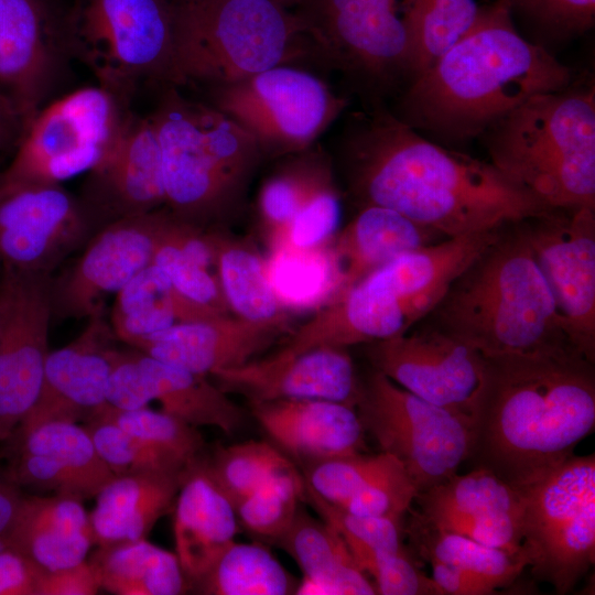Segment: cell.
Returning <instances> with one entry per match:
<instances>
[{
  "label": "cell",
  "instance_id": "obj_1",
  "mask_svg": "<svg viewBox=\"0 0 595 595\" xmlns=\"http://www.w3.org/2000/svg\"><path fill=\"white\" fill-rule=\"evenodd\" d=\"M335 156L359 208H390L446 238L554 209L490 162L423 137L385 104L346 116Z\"/></svg>",
  "mask_w": 595,
  "mask_h": 595
},
{
  "label": "cell",
  "instance_id": "obj_2",
  "mask_svg": "<svg viewBox=\"0 0 595 595\" xmlns=\"http://www.w3.org/2000/svg\"><path fill=\"white\" fill-rule=\"evenodd\" d=\"M484 359L468 459L522 489L571 458L594 431V363L575 349Z\"/></svg>",
  "mask_w": 595,
  "mask_h": 595
},
{
  "label": "cell",
  "instance_id": "obj_3",
  "mask_svg": "<svg viewBox=\"0 0 595 595\" xmlns=\"http://www.w3.org/2000/svg\"><path fill=\"white\" fill-rule=\"evenodd\" d=\"M573 79L572 69L521 35L506 4L494 0L397 95L391 111L440 143H463L530 97L565 89Z\"/></svg>",
  "mask_w": 595,
  "mask_h": 595
},
{
  "label": "cell",
  "instance_id": "obj_4",
  "mask_svg": "<svg viewBox=\"0 0 595 595\" xmlns=\"http://www.w3.org/2000/svg\"><path fill=\"white\" fill-rule=\"evenodd\" d=\"M428 317L429 325L485 356L575 349L564 333L523 220L502 227L451 283Z\"/></svg>",
  "mask_w": 595,
  "mask_h": 595
},
{
  "label": "cell",
  "instance_id": "obj_5",
  "mask_svg": "<svg viewBox=\"0 0 595 595\" xmlns=\"http://www.w3.org/2000/svg\"><path fill=\"white\" fill-rule=\"evenodd\" d=\"M489 162L551 208H595V90L534 95L479 137Z\"/></svg>",
  "mask_w": 595,
  "mask_h": 595
},
{
  "label": "cell",
  "instance_id": "obj_6",
  "mask_svg": "<svg viewBox=\"0 0 595 595\" xmlns=\"http://www.w3.org/2000/svg\"><path fill=\"white\" fill-rule=\"evenodd\" d=\"M150 116L169 212L202 227L238 209L263 159L255 139L212 105L188 99L173 85L165 86Z\"/></svg>",
  "mask_w": 595,
  "mask_h": 595
},
{
  "label": "cell",
  "instance_id": "obj_7",
  "mask_svg": "<svg viewBox=\"0 0 595 595\" xmlns=\"http://www.w3.org/2000/svg\"><path fill=\"white\" fill-rule=\"evenodd\" d=\"M173 86L236 82L314 58L295 14L271 0H172Z\"/></svg>",
  "mask_w": 595,
  "mask_h": 595
},
{
  "label": "cell",
  "instance_id": "obj_8",
  "mask_svg": "<svg viewBox=\"0 0 595 595\" xmlns=\"http://www.w3.org/2000/svg\"><path fill=\"white\" fill-rule=\"evenodd\" d=\"M401 0H298L290 9L314 58L337 72L364 106L385 104L412 79Z\"/></svg>",
  "mask_w": 595,
  "mask_h": 595
},
{
  "label": "cell",
  "instance_id": "obj_9",
  "mask_svg": "<svg viewBox=\"0 0 595 595\" xmlns=\"http://www.w3.org/2000/svg\"><path fill=\"white\" fill-rule=\"evenodd\" d=\"M65 32L68 54L128 102L141 84L172 85V0H75Z\"/></svg>",
  "mask_w": 595,
  "mask_h": 595
},
{
  "label": "cell",
  "instance_id": "obj_10",
  "mask_svg": "<svg viewBox=\"0 0 595 595\" xmlns=\"http://www.w3.org/2000/svg\"><path fill=\"white\" fill-rule=\"evenodd\" d=\"M132 116L130 102L99 85L76 89L36 112L0 177L60 184L89 172L116 147Z\"/></svg>",
  "mask_w": 595,
  "mask_h": 595
},
{
  "label": "cell",
  "instance_id": "obj_11",
  "mask_svg": "<svg viewBox=\"0 0 595 595\" xmlns=\"http://www.w3.org/2000/svg\"><path fill=\"white\" fill-rule=\"evenodd\" d=\"M209 93V105L246 130L262 158L311 148L349 106L347 97L294 65L268 68Z\"/></svg>",
  "mask_w": 595,
  "mask_h": 595
},
{
  "label": "cell",
  "instance_id": "obj_12",
  "mask_svg": "<svg viewBox=\"0 0 595 595\" xmlns=\"http://www.w3.org/2000/svg\"><path fill=\"white\" fill-rule=\"evenodd\" d=\"M522 549L532 575L569 593L595 560V456H572L522 488Z\"/></svg>",
  "mask_w": 595,
  "mask_h": 595
},
{
  "label": "cell",
  "instance_id": "obj_13",
  "mask_svg": "<svg viewBox=\"0 0 595 595\" xmlns=\"http://www.w3.org/2000/svg\"><path fill=\"white\" fill-rule=\"evenodd\" d=\"M357 413L381 452L398 459L418 494L469 458L472 419L430 403L375 370L360 386Z\"/></svg>",
  "mask_w": 595,
  "mask_h": 595
},
{
  "label": "cell",
  "instance_id": "obj_14",
  "mask_svg": "<svg viewBox=\"0 0 595 595\" xmlns=\"http://www.w3.org/2000/svg\"><path fill=\"white\" fill-rule=\"evenodd\" d=\"M50 272L3 264L0 279V441L35 404L48 355Z\"/></svg>",
  "mask_w": 595,
  "mask_h": 595
},
{
  "label": "cell",
  "instance_id": "obj_15",
  "mask_svg": "<svg viewBox=\"0 0 595 595\" xmlns=\"http://www.w3.org/2000/svg\"><path fill=\"white\" fill-rule=\"evenodd\" d=\"M523 227L567 339L594 363L595 208H554Z\"/></svg>",
  "mask_w": 595,
  "mask_h": 595
},
{
  "label": "cell",
  "instance_id": "obj_16",
  "mask_svg": "<svg viewBox=\"0 0 595 595\" xmlns=\"http://www.w3.org/2000/svg\"><path fill=\"white\" fill-rule=\"evenodd\" d=\"M65 14L50 0H0V99L22 131L45 105L69 56Z\"/></svg>",
  "mask_w": 595,
  "mask_h": 595
},
{
  "label": "cell",
  "instance_id": "obj_17",
  "mask_svg": "<svg viewBox=\"0 0 595 595\" xmlns=\"http://www.w3.org/2000/svg\"><path fill=\"white\" fill-rule=\"evenodd\" d=\"M375 370L419 398L472 418L484 376V355L426 324L413 333L371 342Z\"/></svg>",
  "mask_w": 595,
  "mask_h": 595
},
{
  "label": "cell",
  "instance_id": "obj_18",
  "mask_svg": "<svg viewBox=\"0 0 595 595\" xmlns=\"http://www.w3.org/2000/svg\"><path fill=\"white\" fill-rule=\"evenodd\" d=\"M93 220L61 184L0 177V260L50 272L88 234Z\"/></svg>",
  "mask_w": 595,
  "mask_h": 595
},
{
  "label": "cell",
  "instance_id": "obj_19",
  "mask_svg": "<svg viewBox=\"0 0 595 595\" xmlns=\"http://www.w3.org/2000/svg\"><path fill=\"white\" fill-rule=\"evenodd\" d=\"M165 215L156 209L101 226L68 271L52 281V314L89 318L101 313L108 295L152 263Z\"/></svg>",
  "mask_w": 595,
  "mask_h": 595
},
{
  "label": "cell",
  "instance_id": "obj_20",
  "mask_svg": "<svg viewBox=\"0 0 595 595\" xmlns=\"http://www.w3.org/2000/svg\"><path fill=\"white\" fill-rule=\"evenodd\" d=\"M160 402L162 411L197 428L213 426L231 435L244 411L206 376L156 359L143 351H116L107 402L133 409Z\"/></svg>",
  "mask_w": 595,
  "mask_h": 595
},
{
  "label": "cell",
  "instance_id": "obj_21",
  "mask_svg": "<svg viewBox=\"0 0 595 595\" xmlns=\"http://www.w3.org/2000/svg\"><path fill=\"white\" fill-rule=\"evenodd\" d=\"M415 500L420 506L415 517L423 523L524 555L523 491L488 468L475 466L467 474H455L419 493Z\"/></svg>",
  "mask_w": 595,
  "mask_h": 595
},
{
  "label": "cell",
  "instance_id": "obj_22",
  "mask_svg": "<svg viewBox=\"0 0 595 595\" xmlns=\"http://www.w3.org/2000/svg\"><path fill=\"white\" fill-rule=\"evenodd\" d=\"M225 392L250 403L286 399H322L357 404L360 385L345 348L316 347L298 354L277 351L239 367L215 372Z\"/></svg>",
  "mask_w": 595,
  "mask_h": 595
},
{
  "label": "cell",
  "instance_id": "obj_23",
  "mask_svg": "<svg viewBox=\"0 0 595 595\" xmlns=\"http://www.w3.org/2000/svg\"><path fill=\"white\" fill-rule=\"evenodd\" d=\"M101 315H91L75 340L48 353L40 396L13 432L51 421H87L107 402L117 349L111 345L113 332Z\"/></svg>",
  "mask_w": 595,
  "mask_h": 595
},
{
  "label": "cell",
  "instance_id": "obj_24",
  "mask_svg": "<svg viewBox=\"0 0 595 595\" xmlns=\"http://www.w3.org/2000/svg\"><path fill=\"white\" fill-rule=\"evenodd\" d=\"M80 201L93 223L104 225L165 205L161 150L150 115L133 113L116 147L89 171Z\"/></svg>",
  "mask_w": 595,
  "mask_h": 595
},
{
  "label": "cell",
  "instance_id": "obj_25",
  "mask_svg": "<svg viewBox=\"0 0 595 595\" xmlns=\"http://www.w3.org/2000/svg\"><path fill=\"white\" fill-rule=\"evenodd\" d=\"M15 456L9 469L14 485L54 491L79 500L96 497L116 475L99 456L84 426L51 421L13 432Z\"/></svg>",
  "mask_w": 595,
  "mask_h": 595
},
{
  "label": "cell",
  "instance_id": "obj_26",
  "mask_svg": "<svg viewBox=\"0 0 595 595\" xmlns=\"http://www.w3.org/2000/svg\"><path fill=\"white\" fill-rule=\"evenodd\" d=\"M288 327L252 323L227 314L177 323L134 347L188 371L213 376L239 367L269 348Z\"/></svg>",
  "mask_w": 595,
  "mask_h": 595
},
{
  "label": "cell",
  "instance_id": "obj_27",
  "mask_svg": "<svg viewBox=\"0 0 595 595\" xmlns=\"http://www.w3.org/2000/svg\"><path fill=\"white\" fill-rule=\"evenodd\" d=\"M252 414L274 445L306 466L361 453L365 429L355 407L322 399L251 403Z\"/></svg>",
  "mask_w": 595,
  "mask_h": 595
},
{
  "label": "cell",
  "instance_id": "obj_28",
  "mask_svg": "<svg viewBox=\"0 0 595 595\" xmlns=\"http://www.w3.org/2000/svg\"><path fill=\"white\" fill-rule=\"evenodd\" d=\"M234 505L195 463L184 475L174 504L175 554L188 584H196L235 542Z\"/></svg>",
  "mask_w": 595,
  "mask_h": 595
},
{
  "label": "cell",
  "instance_id": "obj_29",
  "mask_svg": "<svg viewBox=\"0 0 595 595\" xmlns=\"http://www.w3.org/2000/svg\"><path fill=\"white\" fill-rule=\"evenodd\" d=\"M93 544L89 515L82 500L62 495L23 496L3 548L55 571L87 560Z\"/></svg>",
  "mask_w": 595,
  "mask_h": 595
},
{
  "label": "cell",
  "instance_id": "obj_30",
  "mask_svg": "<svg viewBox=\"0 0 595 595\" xmlns=\"http://www.w3.org/2000/svg\"><path fill=\"white\" fill-rule=\"evenodd\" d=\"M184 475L162 472L116 475L96 495V507L89 515L94 543L104 547L145 538L154 523L174 507Z\"/></svg>",
  "mask_w": 595,
  "mask_h": 595
},
{
  "label": "cell",
  "instance_id": "obj_31",
  "mask_svg": "<svg viewBox=\"0 0 595 595\" xmlns=\"http://www.w3.org/2000/svg\"><path fill=\"white\" fill-rule=\"evenodd\" d=\"M303 573L299 595H372L374 584L356 564L337 531L323 519L299 509L289 528L274 541Z\"/></svg>",
  "mask_w": 595,
  "mask_h": 595
},
{
  "label": "cell",
  "instance_id": "obj_32",
  "mask_svg": "<svg viewBox=\"0 0 595 595\" xmlns=\"http://www.w3.org/2000/svg\"><path fill=\"white\" fill-rule=\"evenodd\" d=\"M440 236L444 237L390 208L360 207L334 250L343 275V292L392 259L437 242Z\"/></svg>",
  "mask_w": 595,
  "mask_h": 595
},
{
  "label": "cell",
  "instance_id": "obj_33",
  "mask_svg": "<svg viewBox=\"0 0 595 595\" xmlns=\"http://www.w3.org/2000/svg\"><path fill=\"white\" fill-rule=\"evenodd\" d=\"M221 315L184 298L164 272L151 263L117 294L111 311L113 334L136 346L142 339L177 323Z\"/></svg>",
  "mask_w": 595,
  "mask_h": 595
},
{
  "label": "cell",
  "instance_id": "obj_34",
  "mask_svg": "<svg viewBox=\"0 0 595 595\" xmlns=\"http://www.w3.org/2000/svg\"><path fill=\"white\" fill-rule=\"evenodd\" d=\"M100 588L118 595H177L188 582L175 553L143 539L98 547L88 559Z\"/></svg>",
  "mask_w": 595,
  "mask_h": 595
},
{
  "label": "cell",
  "instance_id": "obj_35",
  "mask_svg": "<svg viewBox=\"0 0 595 595\" xmlns=\"http://www.w3.org/2000/svg\"><path fill=\"white\" fill-rule=\"evenodd\" d=\"M264 266L270 286L284 310L326 305L343 292V275L333 250L300 249L279 238Z\"/></svg>",
  "mask_w": 595,
  "mask_h": 595
},
{
  "label": "cell",
  "instance_id": "obj_36",
  "mask_svg": "<svg viewBox=\"0 0 595 595\" xmlns=\"http://www.w3.org/2000/svg\"><path fill=\"white\" fill-rule=\"evenodd\" d=\"M217 278L228 309L242 320L288 327L264 262L253 251L217 238Z\"/></svg>",
  "mask_w": 595,
  "mask_h": 595
},
{
  "label": "cell",
  "instance_id": "obj_37",
  "mask_svg": "<svg viewBox=\"0 0 595 595\" xmlns=\"http://www.w3.org/2000/svg\"><path fill=\"white\" fill-rule=\"evenodd\" d=\"M195 586L209 595H285L298 583L266 545L235 541Z\"/></svg>",
  "mask_w": 595,
  "mask_h": 595
},
{
  "label": "cell",
  "instance_id": "obj_38",
  "mask_svg": "<svg viewBox=\"0 0 595 595\" xmlns=\"http://www.w3.org/2000/svg\"><path fill=\"white\" fill-rule=\"evenodd\" d=\"M478 10L476 0L400 1L412 56V78L431 66L469 29Z\"/></svg>",
  "mask_w": 595,
  "mask_h": 595
},
{
  "label": "cell",
  "instance_id": "obj_39",
  "mask_svg": "<svg viewBox=\"0 0 595 595\" xmlns=\"http://www.w3.org/2000/svg\"><path fill=\"white\" fill-rule=\"evenodd\" d=\"M410 529L411 539L422 558L445 562L480 575L497 588L511 585L528 566L524 555H515L467 537L435 529L416 517Z\"/></svg>",
  "mask_w": 595,
  "mask_h": 595
},
{
  "label": "cell",
  "instance_id": "obj_40",
  "mask_svg": "<svg viewBox=\"0 0 595 595\" xmlns=\"http://www.w3.org/2000/svg\"><path fill=\"white\" fill-rule=\"evenodd\" d=\"M198 466L234 507L273 475L295 467L275 445L253 440L218 447Z\"/></svg>",
  "mask_w": 595,
  "mask_h": 595
},
{
  "label": "cell",
  "instance_id": "obj_41",
  "mask_svg": "<svg viewBox=\"0 0 595 595\" xmlns=\"http://www.w3.org/2000/svg\"><path fill=\"white\" fill-rule=\"evenodd\" d=\"M115 423L128 433L171 454L191 468L203 456L204 440L197 428L148 405L121 409L108 402L96 408L87 419Z\"/></svg>",
  "mask_w": 595,
  "mask_h": 595
},
{
  "label": "cell",
  "instance_id": "obj_42",
  "mask_svg": "<svg viewBox=\"0 0 595 595\" xmlns=\"http://www.w3.org/2000/svg\"><path fill=\"white\" fill-rule=\"evenodd\" d=\"M304 500L296 468L273 475L236 507L238 523L255 537L274 541L289 528Z\"/></svg>",
  "mask_w": 595,
  "mask_h": 595
},
{
  "label": "cell",
  "instance_id": "obj_43",
  "mask_svg": "<svg viewBox=\"0 0 595 595\" xmlns=\"http://www.w3.org/2000/svg\"><path fill=\"white\" fill-rule=\"evenodd\" d=\"M304 500L311 505L321 519L337 531L358 567L374 554L403 549L399 521L350 512L320 497L305 484Z\"/></svg>",
  "mask_w": 595,
  "mask_h": 595
},
{
  "label": "cell",
  "instance_id": "obj_44",
  "mask_svg": "<svg viewBox=\"0 0 595 595\" xmlns=\"http://www.w3.org/2000/svg\"><path fill=\"white\" fill-rule=\"evenodd\" d=\"M501 1L512 19H520L531 31L532 42L545 48L581 36L595 24V0Z\"/></svg>",
  "mask_w": 595,
  "mask_h": 595
},
{
  "label": "cell",
  "instance_id": "obj_45",
  "mask_svg": "<svg viewBox=\"0 0 595 595\" xmlns=\"http://www.w3.org/2000/svg\"><path fill=\"white\" fill-rule=\"evenodd\" d=\"M84 426L115 475L162 472L184 475L190 468L163 450L128 433L112 422L91 419Z\"/></svg>",
  "mask_w": 595,
  "mask_h": 595
},
{
  "label": "cell",
  "instance_id": "obj_46",
  "mask_svg": "<svg viewBox=\"0 0 595 595\" xmlns=\"http://www.w3.org/2000/svg\"><path fill=\"white\" fill-rule=\"evenodd\" d=\"M392 458L385 452L377 455L356 453L317 462L306 466L304 484L325 500L343 506Z\"/></svg>",
  "mask_w": 595,
  "mask_h": 595
},
{
  "label": "cell",
  "instance_id": "obj_47",
  "mask_svg": "<svg viewBox=\"0 0 595 595\" xmlns=\"http://www.w3.org/2000/svg\"><path fill=\"white\" fill-rule=\"evenodd\" d=\"M166 216L167 210L158 236L152 263L164 272L184 298L218 313L226 314L228 306L217 275L194 262L164 236L163 225Z\"/></svg>",
  "mask_w": 595,
  "mask_h": 595
},
{
  "label": "cell",
  "instance_id": "obj_48",
  "mask_svg": "<svg viewBox=\"0 0 595 595\" xmlns=\"http://www.w3.org/2000/svg\"><path fill=\"white\" fill-rule=\"evenodd\" d=\"M418 490L401 463L394 457L379 474L342 506L370 517L399 521L415 500Z\"/></svg>",
  "mask_w": 595,
  "mask_h": 595
},
{
  "label": "cell",
  "instance_id": "obj_49",
  "mask_svg": "<svg viewBox=\"0 0 595 595\" xmlns=\"http://www.w3.org/2000/svg\"><path fill=\"white\" fill-rule=\"evenodd\" d=\"M340 219L342 201L332 177L312 193L280 239L300 249L318 248L337 231Z\"/></svg>",
  "mask_w": 595,
  "mask_h": 595
},
{
  "label": "cell",
  "instance_id": "obj_50",
  "mask_svg": "<svg viewBox=\"0 0 595 595\" xmlns=\"http://www.w3.org/2000/svg\"><path fill=\"white\" fill-rule=\"evenodd\" d=\"M359 569L372 577L376 594L443 595L432 577L426 576L405 550L374 554Z\"/></svg>",
  "mask_w": 595,
  "mask_h": 595
},
{
  "label": "cell",
  "instance_id": "obj_51",
  "mask_svg": "<svg viewBox=\"0 0 595 595\" xmlns=\"http://www.w3.org/2000/svg\"><path fill=\"white\" fill-rule=\"evenodd\" d=\"M46 569L23 554L0 549V595H40Z\"/></svg>",
  "mask_w": 595,
  "mask_h": 595
},
{
  "label": "cell",
  "instance_id": "obj_52",
  "mask_svg": "<svg viewBox=\"0 0 595 595\" xmlns=\"http://www.w3.org/2000/svg\"><path fill=\"white\" fill-rule=\"evenodd\" d=\"M100 589L96 573L88 560L55 571H46L40 595H94Z\"/></svg>",
  "mask_w": 595,
  "mask_h": 595
},
{
  "label": "cell",
  "instance_id": "obj_53",
  "mask_svg": "<svg viewBox=\"0 0 595 595\" xmlns=\"http://www.w3.org/2000/svg\"><path fill=\"white\" fill-rule=\"evenodd\" d=\"M443 595H489L497 587L485 577L437 560H428Z\"/></svg>",
  "mask_w": 595,
  "mask_h": 595
},
{
  "label": "cell",
  "instance_id": "obj_54",
  "mask_svg": "<svg viewBox=\"0 0 595 595\" xmlns=\"http://www.w3.org/2000/svg\"><path fill=\"white\" fill-rule=\"evenodd\" d=\"M22 497L17 485L0 480V549L11 532Z\"/></svg>",
  "mask_w": 595,
  "mask_h": 595
},
{
  "label": "cell",
  "instance_id": "obj_55",
  "mask_svg": "<svg viewBox=\"0 0 595 595\" xmlns=\"http://www.w3.org/2000/svg\"><path fill=\"white\" fill-rule=\"evenodd\" d=\"M21 132L19 120L0 99V149H6L17 138L20 139Z\"/></svg>",
  "mask_w": 595,
  "mask_h": 595
},
{
  "label": "cell",
  "instance_id": "obj_56",
  "mask_svg": "<svg viewBox=\"0 0 595 595\" xmlns=\"http://www.w3.org/2000/svg\"><path fill=\"white\" fill-rule=\"evenodd\" d=\"M288 9H291L298 0H271Z\"/></svg>",
  "mask_w": 595,
  "mask_h": 595
}]
</instances>
